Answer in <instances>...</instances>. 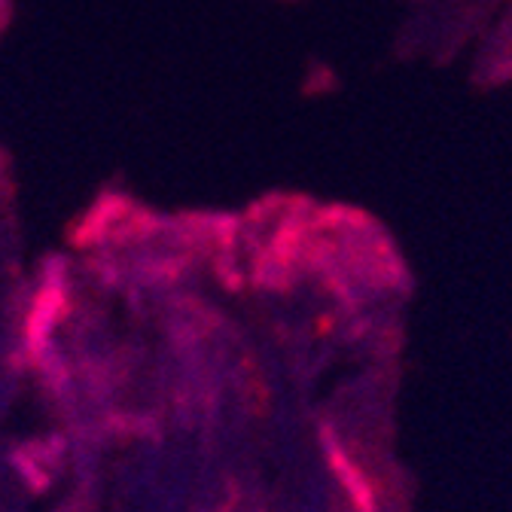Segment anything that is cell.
Returning <instances> with one entry per match:
<instances>
[]
</instances>
